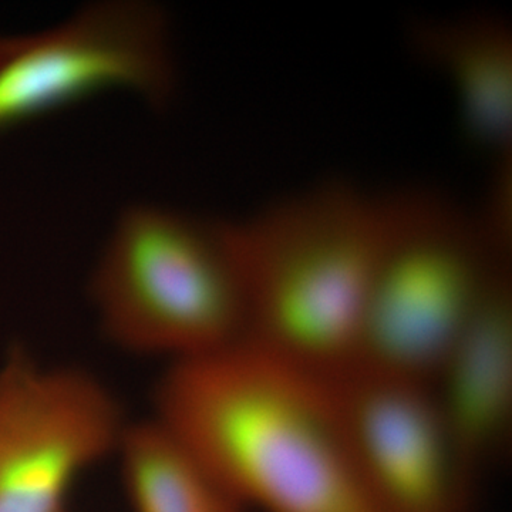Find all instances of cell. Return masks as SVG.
<instances>
[{
	"instance_id": "cell-1",
	"label": "cell",
	"mask_w": 512,
	"mask_h": 512,
	"mask_svg": "<svg viewBox=\"0 0 512 512\" xmlns=\"http://www.w3.org/2000/svg\"><path fill=\"white\" fill-rule=\"evenodd\" d=\"M154 417L245 510L377 512L360 483L329 379L245 340L168 365Z\"/></svg>"
},
{
	"instance_id": "cell-2",
	"label": "cell",
	"mask_w": 512,
	"mask_h": 512,
	"mask_svg": "<svg viewBox=\"0 0 512 512\" xmlns=\"http://www.w3.org/2000/svg\"><path fill=\"white\" fill-rule=\"evenodd\" d=\"M229 225L244 281L245 342L323 379L352 369L387 198L333 181Z\"/></svg>"
},
{
	"instance_id": "cell-3",
	"label": "cell",
	"mask_w": 512,
	"mask_h": 512,
	"mask_svg": "<svg viewBox=\"0 0 512 512\" xmlns=\"http://www.w3.org/2000/svg\"><path fill=\"white\" fill-rule=\"evenodd\" d=\"M90 296L109 342L168 365L245 338L244 281L229 222L130 208L97 261Z\"/></svg>"
},
{
	"instance_id": "cell-4",
	"label": "cell",
	"mask_w": 512,
	"mask_h": 512,
	"mask_svg": "<svg viewBox=\"0 0 512 512\" xmlns=\"http://www.w3.org/2000/svg\"><path fill=\"white\" fill-rule=\"evenodd\" d=\"M505 268L476 217L450 201L429 192L387 198L352 369L429 384Z\"/></svg>"
},
{
	"instance_id": "cell-5",
	"label": "cell",
	"mask_w": 512,
	"mask_h": 512,
	"mask_svg": "<svg viewBox=\"0 0 512 512\" xmlns=\"http://www.w3.org/2000/svg\"><path fill=\"white\" fill-rule=\"evenodd\" d=\"M128 423L93 373L13 349L0 366V512H66L79 478L116 456Z\"/></svg>"
},
{
	"instance_id": "cell-6",
	"label": "cell",
	"mask_w": 512,
	"mask_h": 512,
	"mask_svg": "<svg viewBox=\"0 0 512 512\" xmlns=\"http://www.w3.org/2000/svg\"><path fill=\"white\" fill-rule=\"evenodd\" d=\"M119 87L151 103L170 96L173 66L156 6L101 3L59 28L25 36L0 69V128Z\"/></svg>"
},
{
	"instance_id": "cell-7",
	"label": "cell",
	"mask_w": 512,
	"mask_h": 512,
	"mask_svg": "<svg viewBox=\"0 0 512 512\" xmlns=\"http://www.w3.org/2000/svg\"><path fill=\"white\" fill-rule=\"evenodd\" d=\"M377 512H464L473 474L427 383L352 369L329 379Z\"/></svg>"
},
{
	"instance_id": "cell-8",
	"label": "cell",
	"mask_w": 512,
	"mask_h": 512,
	"mask_svg": "<svg viewBox=\"0 0 512 512\" xmlns=\"http://www.w3.org/2000/svg\"><path fill=\"white\" fill-rule=\"evenodd\" d=\"M429 386L473 477L498 463L512 433V288L507 268L485 293Z\"/></svg>"
},
{
	"instance_id": "cell-9",
	"label": "cell",
	"mask_w": 512,
	"mask_h": 512,
	"mask_svg": "<svg viewBox=\"0 0 512 512\" xmlns=\"http://www.w3.org/2000/svg\"><path fill=\"white\" fill-rule=\"evenodd\" d=\"M421 62L453 87L461 130L474 147L512 148V33L504 20L468 16L423 20L410 29Z\"/></svg>"
},
{
	"instance_id": "cell-10",
	"label": "cell",
	"mask_w": 512,
	"mask_h": 512,
	"mask_svg": "<svg viewBox=\"0 0 512 512\" xmlns=\"http://www.w3.org/2000/svg\"><path fill=\"white\" fill-rule=\"evenodd\" d=\"M134 512H245L237 498L170 427L130 421L116 456Z\"/></svg>"
},
{
	"instance_id": "cell-11",
	"label": "cell",
	"mask_w": 512,
	"mask_h": 512,
	"mask_svg": "<svg viewBox=\"0 0 512 512\" xmlns=\"http://www.w3.org/2000/svg\"><path fill=\"white\" fill-rule=\"evenodd\" d=\"M483 217H476L495 254L507 261L512 238V150L495 156Z\"/></svg>"
},
{
	"instance_id": "cell-12",
	"label": "cell",
	"mask_w": 512,
	"mask_h": 512,
	"mask_svg": "<svg viewBox=\"0 0 512 512\" xmlns=\"http://www.w3.org/2000/svg\"><path fill=\"white\" fill-rule=\"evenodd\" d=\"M23 40H25V36L0 37V69H2L3 64L8 62L10 57L18 52Z\"/></svg>"
}]
</instances>
